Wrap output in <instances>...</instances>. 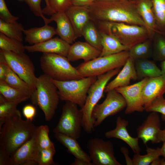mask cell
Instances as JSON below:
<instances>
[{
	"label": "cell",
	"instance_id": "1",
	"mask_svg": "<svg viewBox=\"0 0 165 165\" xmlns=\"http://www.w3.org/2000/svg\"><path fill=\"white\" fill-rule=\"evenodd\" d=\"M133 1L129 0L96 1L86 6L89 10L90 20L94 23L101 22L123 23L146 28Z\"/></svg>",
	"mask_w": 165,
	"mask_h": 165
},
{
	"label": "cell",
	"instance_id": "12",
	"mask_svg": "<svg viewBox=\"0 0 165 165\" xmlns=\"http://www.w3.org/2000/svg\"><path fill=\"white\" fill-rule=\"evenodd\" d=\"M86 147L93 165H121L115 156L111 141L94 138L88 141Z\"/></svg>",
	"mask_w": 165,
	"mask_h": 165
},
{
	"label": "cell",
	"instance_id": "44",
	"mask_svg": "<svg viewBox=\"0 0 165 165\" xmlns=\"http://www.w3.org/2000/svg\"><path fill=\"white\" fill-rule=\"evenodd\" d=\"M9 65L0 50V81H5Z\"/></svg>",
	"mask_w": 165,
	"mask_h": 165
},
{
	"label": "cell",
	"instance_id": "30",
	"mask_svg": "<svg viewBox=\"0 0 165 165\" xmlns=\"http://www.w3.org/2000/svg\"><path fill=\"white\" fill-rule=\"evenodd\" d=\"M24 29L21 23H10L0 19V32L6 36L21 42Z\"/></svg>",
	"mask_w": 165,
	"mask_h": 165
},
{
	"label": "cell",
	"instance_id": "45",
	"mask_svg": "<svg viewBox=\"0 0 165 165\" xmlns=\"http://www.w3.org/2000/svg\"><path fill=\"white\" fill-rule=\"evenodd\" d=\"M22 112L26 119L32 121L35 116L36 109L33 105L28 104L24 106Z\"/></svg>",
	"mask_w": 165,
	"mask_h": 165
},
{
	"label": "cell",
	"instance_id": "54",
	"mask_svg": "<svg viewBox=\"0 0 165 165\" xmlns=\"http://www.w3.org/2000/svg\"><path fill=\"white\" fill-rule=\"evenodd\" d=\"M160 165H165V160L163 159L160 160Z\"/></svg>",
	"mask_w": 165,
	"mask_h": 165
},
{
	"label": "cell",
	"instance_id": "31",
	"mask_svg": "<svg viewBox=\"0 0 165 165\" xmlns=\"http://www.w3.org/2000/svg\"><path fill=\"white\" fill-rule=\"evenodd\" d=\"M5 81L9 85L28 94L31 97L35 90L13 71L9 66Z\"/></svg>",
	"mask_w": 165,
	"mask_h": 165
},
{
	"label": "cell",
	"instance_id": "19",
	"mask_svg": "<svg viewBox=\"0 0 165 165\" xmlns=\"http://www.w3.org/2000/svg\"><path fill=\"white\" fill-rule=\"evenodd\" d=\"M101 53L86 42L78 41L71 45L67 57L70 61L80 59L88 61L100 57Z\"/></svg>",
	"mask_w": 165,
	"mask_h": 165
},
{
	"label": "cell",
	"instance_id": "4",
	"mask_svg": "<svg viewBox=\"0 0 165 165\" xmlns=\"http://www.w3.org/2000/svg\"><path fill=\"white\" fill-rule=\"evenodd\" d=\"M94 23L99 31L112 35L129 49L149 38L146 28L143 26L109 22Z\"/></svg>",
	"mask_w": 165,
	"mask_h": 165
},
{
	"label": "cell",
	"instance_id": "10",
	"mask_svg": "<svg viewBox=\"0 0 165 165\" xmlns=\"http://www.w3.org/2000/svg\"><path fill=\"white\" fill-rule=\"evenodd\" d=\"M0 50L12 71L35 90L37 77L35 74L34 64L29 57L24 52L18 53Z\"/></svg>",
	"mask_w": 165,
	"mask_h": 165
},
{
	"label": "cell",
	"instance_id": "48",
	"mask_svg": "<svg viewBox=\"0 0 165 165\" xmlns=\"http://www.w3.org/2000/svg\"><path fill=\"white\" fill-rule=\"evenodd\" d=\"M121 152L124 155L125 157L127 165H133L132 160L129 157L128 149L125 147H122L121 148Z\"/></svg>",
	"mask_w": 165,
	"mask_h": 165
},
{
	"label": "cell",
	"instance_id": "16",
	"mask_svg": "<svg viewBox=\"0 0 165 165\" xmlns=\"http://www.w3.org/2000/svg\"><path fill=\"white\" fill-rule=\"evenodd\" d=\"M70 46L61 38L56 37L39 43L25 46V48L30 53H55L67 57Z\"/></svg>",
	"mask_w": 165,
	"mask_h": 165
},
{
	"label": "cell",
	"instance_id": "56",
	"mask_svg": "<svg viewBox=\"0 0 165 165\" xmlns=\"http://www.w3.org/2000/svg\"><path fill=\"white\" fill-rule=\"evenodd\" d=\"M129 1H133L134 0H129Z\"/></svg>",
	"mask_w": 165,
	"mask_h": 165
},
{
	"label": "cell",
	"instance_id": "46",
	"mask_svg": "<svg viewBox=\"0 0 165 165\" xmlns=\"http://www.w3.org/2000/svg\"><path fill=\"white\" fill-rule=\"evenodd\" d=\"M10 157L3 149L0 148V165H9Z\"/></svg>",
	"mask_w": 165,
	"mask_h": 165
},
{
	"label": "cell",
	"instance_id": "22",
	"mask_svg": "<svg viewBox=\"0 0 165 165\" xmlns=\"http://www.w3.org/2000/svg\"><path fill=\"white\" fill-rule=\"evenodd\" d=\"M50 22L54 21L57 24V35L70 44L76 39L72 25L65 12L55 13L49 19Z\"/></svg>",
	"mask_w": 165,
	"mask_h": 165
},
{
	"label": "cell",
	"instance_id": "33",
	"mask_svg": "<svg viewBox=\"0 0 165 165\" xmlns=\"http://www.w3.org/2000/svg\"><path fill=\"white\" fill-rule=\"evenodd\" d=\"M158 32L165 34V0H151Z\"/></svg>",
	"mask_w": 165,
	"mask_h": 165
},
{
	"label": "cell",
	"instance_id": "8",
	"mask_svg": "<svg viewBox=\"0 0 165 165\" xmlns=\"http://www.w3.org/2000/svg\"><path fill=\"white\" fill-rule=\"evenodd\" d=\"M97 78V76H91L64 81L51 79L57 88L61 101H71L81 108L85 104L90 87Z\"/></svg>",
	"mask_w": 165,
	"mask_h": 165
},
{
	"label": "cell",
	"instance_id": "34",
	"mask_svg": "<svg viewBox=\"0 0 165 165\" xmlns=\"http://www.w3.org/2000/svg\"><path fill=\"white\" fill-rule=\"evenodd\" d=\"M151 42L149 39L133 46L129 50V57L136 61L148 59L152 53Z\"/></svg>",
	"mask_w": 165,
	"mask_h": 165
},
{
	"label": "cell",
	"instance_id": "21",
	"mask_svg": "<svg viewBox=\"0 0 165 165\" xmlns=\"http://www.w3.org/2000/svg\"><path fill=\"white\" fill-rule=\"evenodd\" d=\"M65 13L73 28L76 38L82 36L84 28L90 20L87 6L72 5Z\"/></svg>",
	"mask_w": 165,
	"mask_h": 165
},
{
	"label": "cell",
	"instance_id": "32",
	"mask_svg": "<svg viewBox=\"0 0 165 165\" xmlns=\"http://www.w3.org/2000/svg\"><path fill=\"white\" fill-rule=\"evenodd\" d=\"M18 105L7 100L2 95L0 94V128L8 118L21 114L17 109Z\"/></svg>",
	"mask_w": 165,
	"mask_h": 165
},
{
	"label": "cell",
	"instance_id": "24",
	"mask_svg": "<svg viewBox=\"0 0 165 165\" xmlns=\"http://www.w3.org/2000/svg\"><path fill=\"white\" fill-rule=\"evenodd\" d=\"M136 7L139 14L145 24L149 38H152L158 32V31L151 0H140Z\"/></svg>",
	"mask_w": 165,
	"mask_h": 165
},
{
	"label": "cell",
	"instance_id": "2",
	"mask_svg": "<svg viewBox=\"0 0 165 165\" xmlns=\"http://www.w3.org/2000/svg\"><path fill=\"white\" fill-rule=\"evenodd\" d=\"M37 128L32 121L22 119L21 114L8 118L0 128V148L11 156L32 137Z\"/></svg>",
	"mask_w": 165,
	"mask_h": 165
},
{
	"label": "cell",
	"instance_id": "49",
	"mask_svg": "<svg viewBox=\"0 0 165 165\" xmlns=\"http://www.w3.org/2000/svg\"><path fill=\"white\" fill-rule=\"evenodd\" d=\"M160 142H165V129L160 130L157 135L155 143Z\"/></svg>",
	"mask_w": 165,
	"mask_h": 165
},
{
	"label": "cell",
	"instance_id": "25",
	"mask_svg": "<svg viewBox=\"0 0 165 165\" xmlns=\"http://www.w3.org/2000/svg\"><path fill=\"white\" fill-rule=\"evenodd\" d=\"M54 136L57 140L67 148V152L75 158L91 162L89 155L82 148L77 140L60 133H54Z\"/></svg>",
	"mask_w": 165,
	"mask_h": 165
},
{
	"label": "cell",
	"instance_id": "26",
	"mask_svg": "<svg viewBox=\"0 0 165 165\" xmlns=\"http://www.w3.org/2000/svg\"><path fill=\"white\" fill-rule=\"evenodd\" d=\"M102 49L100 57H103L128 50L129 49L122 44L112 35L100 32Z\"/></svg>",
	"mask_w": 165,
	"mask_h": 165
},
{
	"label": "cell",
	"instance_id": "17",
	"mask_svg": "<svg viewBox=\"0 0 165 165\" xmlns=\"http://www.w3.org/2000/svg\"><path fill=\"white\" fill-rule=\"evenodd\" d=\"M127 120L118 116L116 119V128L106 132L105 135L107 138H115L120 139L127 144L135 153H140L141 149L138 143L139 138L131 136L129 133L127 127Z\"/></svg>",
	"mask_w": 165,
	"mask_h": 165
},
{
	"label": "cell",
	"instance_id": "28",
	"mask_svg": "<svg viewBox=\"0 0 165 165\" xmlns=\"http://www.w3.org/2000/svg\"><path fill=\"white\" fill-rule=\"evenodd\" d=\"M0 94L7 100L18 104L31 97L28 94L9 85L5 81H0Z\"/></svg>",
	"mask_w": 165,
	"mask_h": 165
},
{
	"label": "cell",
	"instance_id": "53",
	"mask_svg": "<svg viewBox=\"0 0 165 165\" xmlns=\"http://www.w3.org/2000/svg\"><path fill=\"white\" fill-rule=\"evenodd\" d=\"M160 148L161 156H162L165 159V142H163L162 147Z\"/></svg>",
	"mask_w": 165,
	"mask_h": 165
},
{
	"label": "cell",
	"instance_id": "55",
	"mask_svg": "<svg viewBox=\"0 0 165 165\" xmlns=\"http://www.w3.org/2000/svg\"><path fill=\"white\" fill-rule=\"evenodd\" d=\"M114 0H95V1H114Z\"/></svg>",
	"mask_w": 165,
	"mask_h": 165
},
{
	"label": "cell",
	"instance_id": "51",
	"mask_svg": "<svg viewBox=\"0 0 165 165\" xmlns=\"http://www.w3.org/2000/svg\"><path fill=\"white\" fill-rule=\"evenodd\" d=\"M46 4V7L42 9L44 14L48 15H52L54 13L50 9L48 4V0H45Z\"/></svg>",
	"mask_w": 165,
	"mask_h": 165
},
{
	"label": "cell",
	"instance_id": "18",
	"mask_svg": "<svg viewBox=\"0 0 165 165\" xmlns=\"http://www.w3.org/2000/svg\"><path fill=\"white\" fill-rule=\"evenodd\" d=\"M135 61L130 57L128 58L116 77L108 83L104 92L107 93L118 87L128 86L131 80H136L138 79L135 68Z\"/></svg>",
	"mask_w": 165,
	"mask_h": 165
},
{
	"label": "cell",
	"instance_id": "29",
	"mask_svg": "<svg viewBox=\"0 0 165 165\" xmlns=\"http://www.w3.org/2000/svg\"><path fill=\"white\" fill-rule=\"evenodd\" d=\"M86 42L101 51V36L94 23L90 20L84 28L82 34Z\"/></svg>",
	"mask_w": 165,
	"mask_h": 165
},
{
	"label": "cell",
	"instance_id": "27",
	"mask_svg": "<svg viewBox=\"0 0 165 165\" xmlns=\"http://www.w3.org/2000/svg\"><path fill=\"white\" fill-rule=\"evenodd\" d=\"M135 65L138 79L152 78L162 75L161 69L155 62L148 59H141L135 61Z\"/></svg>",
	"mask_w": 165,
	"mask_h": 165
},
{
	"label": "cell",
	"instance_id": "9",
	"mask_svg": "<svg viewBox=\"0 0 165 165\" xmlns=\"http://www.w3.org/2000/svg\"><path fill=\"white\" fill-rule=\"evenodd\" d=\"M65 101L59 121L53 132L78 140L80 137L82 127V112L76 104L69 101Z\"/></svg>",
	"mask_w": 165,
	"mask_h": 165
},
{
	"label": "cell",
	"instance_id": "43",
	"mask_svg": "<svg viewBox=\"0 0 165 165\" xmlns=\"http://www.w3.org/2000/svg\"><path fill=\"white\" fill-rule=\"evenodd\" d=\"M0 19L8 23L17 22L19 17L15 16L10 12L5 0H0Z\"/></svg>",
	"mask_w": 165,
	"mask_h": 165
},
{
	"label": "cell",
	"instance_id": "52",
	"mask_svg": "<svg viewBox=\"0 0 165 165\" xmlns=\"http://www.w3.org/2000/svg\"><path fill=\"white\" fill-rule=\"evenodd\" d=\"M160 66L162 75L165 78V61L161 62Z\"/></svg>",
	"mask_w": 165,
	"mask_h": 165
},
{
	"label": "cell",
	"instance_id": "14",
	"mask_svg": "<svg viewBox=\"0 0 165 165\" xmlns=\"http://www.w3.org/2000/svg\"><path fill=\"white\" fill-rule=\"evenodd\" d=\"M148 78L143 79L132 85L115 89L123 96L126 101V114H130L135 112H141L145 110L142 90Z\"/></svg>",
	"mask_w": 165,
	"mask_h": 165
},
{
	"label": "cell",
	"instance_id": "37",
	"mask_svg": "<svg viewBox=\"0 0 165 165\" xmlns=\"http://www.w3.org/2000/svg\"><path fill=\"white\" fill-rule=\"evenodd\" d=\"M155 37L153 44V57L156 61H165V37L159 32Z\"/></svg>",
	"mask_w": 165,
	"mask_h": 165
},
{
	"label": "cell",
	"instance_id": "38",
	"mask_svg": "<svg viewBox=\"0 0 165 165\" xmlns=\"http://www.w3.org/2000/svg\"><path fill=\"white\" fill-rule=\"evenodd\" d=\"M38 142L40 149L54 147V143L50 140L49 136V129L46 125H42L37 127Z\"/></svg>",
	"mask_w": 165,
	"mask_h": 165
},
{
	"label": "cell",
	"instance_id": "5",
	"mask_svg": "<svg viewBox=\"0 0 165 165\" xmlns=\"http://www.w3.org/2000/svg\"><path fill=\"white\" fill-rule=\"evenodd\" d=\"M120 70V68H116L97 76L90 87L85 104L81 108L83 113L82 127L86 133L91 134L94 129V123L91 117L94 108L102 97L108 82Z\"/></svg>",
	"mask_w": 165,
	"mask_h": 165
},
{
	"label": "cell",
	"instance_id": "50",
	"mask_svg": "<svg viewBox=\"0 0 165 165\" xmlns=\"http://www.w3.org/2000/svg\"><path fill=\"white\" fill-rule=\"evenodd\" d=\"M71 165H93L92 163L89 162L84 160L75 158Z\"/></svg>",
	"mask_w": 165,
	"mask_h": 165
},
{
	"label": "cell",
	"instance_id": "23",
	"mask_svg": "<svg viewBox=\"0 0 165 165\" xmlns=\"http://www.w3.org/2000/svg\"><path fill=\"white\" fill-rule=\"evenodd\" d=\"M23 33L25 41L30 45L46 41L57 34L56 29L48 24L40 27L24 29Z\"/></svg>",
	"mask_w": 165,
	"mask_h": 165
},
{
	"label": "cell",
	"instance_id": "6",
	"mask_svg": "<svg viewBox=\"0 0 165 165\" xmlns=\"http://www.w3.org/2000/svg\"><path fill=\"white\" fill-rule=\"evenodd\" d=\"M67 57L55 53H43L40 59L41 68L51 79L64 81L83 78Z\"/></svg>",
	"mask_w": 165,
	"mask_h": 165
},
{
	"label": "cell",
	"instance_id": "42",
	"mask_svg": "<svg viewBox=\"0 0 165 165\" xmlns=\"http://www.w3.org/2000/svg\"><path fill=\"white\" fill-rule=\"evenodd\" d=\"M42 0H25L30 9L36 16L41 17L45 24L50 23L49 19L46 17L43 13L41 7V3Z\"/></svg>",
	"mask_w": 165,
	"mask_h": 165
},
{
	"label": "cell",
	"instance_id": "39",
	"mask_svg": "<svg viewBox=\"0 0 165 165\" xmlns=\"http://www.w3.org/2000/svg\"><path fill=\"white\" fill-rule=\"evenodd\" d=\"M56 153L55 147L40 149L37 160L38 165H57L53 160V156Z\"/></svg>",
	"mask_w": 165,
	"mask_h": 165
},
{
	"label": "cell",
	"instance_id": "15",
	"mask_svg": "<svg viewBox=\"0 0 165 165\" xmlns=\"http://www.w3.org/2000/svg\"><path fill=\"white\" fill-rule=\"evenodd\" d=\"M160 120L158 113L151 112L142 124L137 129L138 137L146 145L151 141L155 143L157 135L161 130Z\"/></svg>",
	"mask_w": 165,
	"mask_h": 165
},
{
	"label": "cell",
	"instance_id": "3",
	"mask_svg": "<svg viewBox=\"0 0 165 165\" xmlns=\"http://www.w3.org/2000/svg\"><path fill=\"white\" fill-rule=\"evenodd\" d=\"M30 99L43 111L45 120L49 121L54 115L60 99L51 79L44 74L37 77L35 89Z\"/></svg>",
	"mask_w": 165,
	"mask_h": 165
},
{
	"label": "cell",
	"instance_id": "35",
	"mask_svg": "<svg viewBox=\"0 0 165 165\" xmlns=\"http://www.w3.org/2000/svg\"><path fill=\"white\" fill-rule=\"evenodd\" d=\"M22 42L0 32V48L1 50L18 53H24L26 50L25 46Z\"/></svg>",
	"mask_w": 165,
	"mask_h": 165
},
{
	"label": "cell",
	"instance_id": "36",
	"mask_svg": "<svg viewBox=\"0 0 165 165\" xmlns=\"http://www.w3.org/2000/svg\"><path fill=\"white\" fill-rule=\"evenodd\" d=\"M147 154L135 153L132 159L133 165H149L161 156L160 148H153L147 146Z\"/></svg>",
	"mask_w": 165,
	"mask_h": 165
},
{
	"label": "cell",
	"instance_id": "13",
	"mask_svg": "<svg viewBox=\"0 0 165 165\" xmlns=\"http://www.w3.org/2000/svg\"><path fill=\"white\" fill-rule=\"evenodd\" d=\"M38 128L32 137L20 146L10 158L9 165H38L40 150L38 142Z\"/></svg>",
	"mask_w": 165,
	"mask_h": 165
},
{
	"label": "cell",
	"instance_id": "40",
	"mask_svg": "<svg viewBox=\"0 0 165 165\" xmlns=\"http://www.w3.org/2000/svg\"><path fill=\"white\" fill-rule=\"evenodd\" d=\"M148 112H155L161 114V118L165 121V99L163 95L159 97L154 100L145 109Z\"/></svg>",
	"mask_w": 165,
	"mask_h": 165
},
{
	"label": "cell",
	"instance_id": "41",
	"mask_svg": "<svg viewBox=\"0 0 165 165\" xmlns=\"http://www.w3.org/2000/svg\"><path fill=\"white\" fill-rule=\"evenodd\" d=\"M49 6L54 14L64 13L72 5V0H48Z\"/></svg>",
	"mask_w": 165,
	"mask_h": 165
},
{
	"label": "cell",
	"instance_id": "47",
	"mask_svg": "<svg viewBox=\"0 0 165 165\" xmlns=\"http://www.w3.org/2000/svg\"><path fill=\"white\" fill-rule=\"evenodd\" d=\"M95 0H72V5L79 6H88Z\"/></svg>",
	"mask_w": 165,
	"mask_h": 165
},
{
	"label": "cell",
	"instance_id": "20",
	"mask_svg": "<svg viewBox=\"0 0 165 165\" xmlns=\"http://www.w3.org/2000/svg\"><path fill=\"white\" fill-rule=\"evenodd\" d=\"M165 93V78L162 75L148 78L142 90L145 109L155 99Z\"/></svg>",
	"mask_w": 165,
	"mask_h": 165
},
{
	"label": "cell",
	"instance_id": "11",
	"mask_svg": "<svg viewBox=\"0 0 165 165\" xmlns=\"http://www.w3.org/2000/svg\"><path fill=\"white\" fill-rule=\"evenodd\" d=\"M107 93L104 101L100 104H97L93 109L91 117L94 127L100 125L108 116L114 115L126 108L125 99L115 89Z\"/></svg>",
	"mask_w": 165,
	"mask_h": 165
},
{
	"label": "cell",
	"instance_id": "7",
	"mask_svg": "<svg viewBox=\"0 0 165 165\" xmlns=\"http://www.w3.org/2000/svg\"><path fill=\"white\" fill-rule=\"evenodd\" d=\"M128 50L115 54L99 57L84 61L76 68L82 77L97 76L111 70L123 67L129 57Z\"/></svg>",
	"mask_w": 165,
	"mask_h": 165
}]
</instances>
